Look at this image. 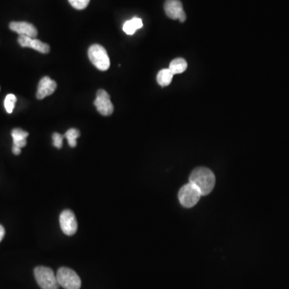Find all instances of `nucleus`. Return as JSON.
I'll use <instances>...</instances> for the list:
<instances>
[{
    "label": "nucleus",
    "mask_w": 289,
    "mask_h": 289,
    "mask_svg": "<svg viewBox=\"0 0 289 289\" xmlns=\"http://www.w3.org/2000/svg\"><path fill=\"white\" fill-rule=\"evenodd\" d=\"M190 184L194 185L202 195H207L214 189L215 177L208 168H196L190 175Z\"/></svg>",
    "instance_id": "obj_1"
},
{
    "label": "nucleus",
    "mask_w": 289,
    "mask_h": 289,
    "mask_svg": "<svg viewBox=\"0 0 289 289\" xmlns=\"http://www.w3.org/2000/svg\"><path fill=\"white\" fill-rule=\"evenodd\" d=\"M35 281L42 289H59L60 285L53 269L40 266L34 270Z\"/></svg>",
    "instance_id": "obj_2"
},
{
    "label": "nucleus",
    "mask_w": 289,
    "mask_h": 289,
    "mask_svg": "<svg viewBox=\"0 0 289 289\" xmlns=\"http://www.w3.org/2000/svg\"><path fill=\"white\" fill-rule=\"evenodd\" d=\"M88 58L93 65L101 71L108 70L110 67V60L104 47L100 44H93L88 49Z\"/></svg>",
    "instance_id": "obj_3"
},
{
    "label": "nucleus",
    "mask_w": 289,
    "mask_h": 289,
    "mask_svg": "<svg viewBox=\"0 0 289 289\" xmlns=\"http://www.w3.org/2000/svg\"><path fill=\"white\" fill-rule=\"evenodd\" d=\"M58 283L64 289H79L81 281L77 272L69 267H60L56 274Z\"/></svg>",
    "instance_id": "obj_4"
},
{
    "label": "nucleus",
    "mask_w": 289,
    "mask_h": 289,
    "mask_svg": "<svg viewBox=\"0 0 289 289\" xmlns=\"http://www.w3.org/2000/svg\"><path fill=\"white\" fill-rule=\"evenodd\" d=\"M202 194L194 185L188 184L179 190V199L185 208H192L200 199Z\"/></svg>",
    "instance_id": "obj_5"
},
{
    "label": "nucleus",
    "mask_w": 289,
    "mask_h": 289,
    "mask_svg": "<svg viewBox=\"0 0 289 289\" xmlns=\"http://www.w3.org/2000/svg\"><path fill=\"white\" fill-rule=\"evenodd\" d=\"M94 105L97 111L103 116H110L113 113L114 107L111 102L110 96L104 89L97 91Z\"/></svg>",
    "instance_id": "obj_6"
},
{
    "label": "nucleus",
    "mask_w": 289,
    "mask_h": 289,
    "mask_svg": "<svg viewBox=\"0 0 289 289\" xmlns=\"http://www.w3.org/2000/svg\"><path fill=\"white\" fill-rule=\"evenodd\" d=\"M164 9L168 17L172 20H179L181 23L185 22L186 15L184 10V6L179 0H166Z\"/></svg>",
    "instance_id": "obj_7"
},
{
    "label": "nucleus",
    "mask_w": 289,
    "mask_h": 289,
    "mask_svg": "<svg viewBox=\"0 0 289 289\" xmlns=\"http://www.w3.org/2000/svg\"><path fill=\"white\" fill-rule=\"evenodd\" d=\"M60 224L62 232L66 236H73L78 231V221L72 210L62 211L60 216Z\"/></svg>",
    "instance_id": "obj_8"
},
{
    "label": "nucleus",
    "mask_w": 289,
    "mask_h": 289,
    "mask_svg": "<svg viewBox=\"0 0 289 289\" xmlns=\"http://www.w3.org/2000/svg\"><path fill=\"white\" fill-rule=\"evenodd\" d=\"M18 42L23 48H31L43 54H47L50 51V47L48 44L26 35H20L18 38Z\"/></svg>",
    "instance_id": "obj_9"
},
{
    "label": "nucleus",
    "mask_w": 289,
    "mask_h": 289,
    "mask_svg": "<svg viewBox=\"0 0 289 289\" xmlns=\"http://www.w3.org/2000/svg\"><path fill=\"white\" fill-rule=\"evenodd\" d=\"M57 84L55 80H53L49 77H44L40 79V83L38 84L36 98L42 100L48 96H50L55 92Z\"/></svg>",
    "instance_id": "obj_10"
},
{
    "label": "nucleus",
    "mask_w": 289,
    "mask_h": 289,
    "mask_svg": "<svg viewBox=\"0 0 289 289\" xmlns=\"http://www.w3.org/2000/svg\"><path fill=\"white\" fill-rule=\"evenodd\" d=\"M11 31H15L20 35H26L29 37L35 38L38 31L33 25L27 22H11L9 25Z\"/></svg>",
    "instance_id": "obj_11"
},
{
    "label": "nucleus",
    "mask_w": 289,
    "mask_h": 289,
    "mask_svg": "<svg viewBox=\"0 0 289 289\" xmlns=\"http://www.w3.org/2000/svg\"><path fill=\"white\" fill-rule=\"evenodd\" d=\"M11 136L13 138V146L19 148H23L26 145V137H28V132L23 131L21 129H15L11 132Z\"/></svg>",
    "instance_id": "obj_12"
},
{
    "label": "nucleus",
    "mask_w": 289,
    "mask_h": 289,
    "mask_svg": "<svg viewBox=\"0 0 289 289\" xmlns=\"http://www.w3.org/2000/svg\"><path fill=\"white\" fill-rule=\"evenodd\" d=\"M143 26V23L141 19L138 17L132 18V20L126 21L123 25V31L127 35H133L137 29Z\"/></svg>",
    "instance_id": "obj_13"
},
{
    "label": "nucleus",
    "mask_w": 289,
    "mask_h": 289,
    "mask_svg": "<svg viewBox=\"0 0 289 289\" xmlns=\"http://www.w3.org/2000/svg\"><path fill=\"white\" fill-rule=\"evenodd\" d=\"M174 74L171 73V71L169 69H163L159 71L157 75V81L159 85L162 87L168 86L170 85V83L172 81Z\"/></svg>",
    "instance_id": "obj_14"
},
{
    "label": "nucleus",
    "mask_w": 289,
    "mask_h": 289,
    "mask_svg": "<svg viewBox=\"0 0 289 289\" xmlns=\"http://www.w3.org/2000/svg\"><path fill=\"white\" fill-rule=\"evenodd\" d=\"M187 69V62L184 58H177L170 63L169 69L174 75L184 73Z\"/></svg>",
    "instance_id": "obj_15"
},
{
    "label": "nucleus",
    "mask_w": 289,
    "mask_h": 289,
    "mask_svg": "<svg viewBox=\"0 0 289 289\" xmlns=\"http://www.w3.org/2000/svg\"><path fill=\"white\" fill-rule=\"evenodd\" d=\"M64 137H66L69 146L74 148L78 145L77 139L79 137V131L77 129H70L65 132Z\"/></svg>",
    "instance_id": "obj_16"
},
{
    "label": "nucleus",
    "mask_w": 289,
    "mask_h": 289,
    "mask_svg": "<svg viewBox=\"0 0 289 289\" xmlns=\"http://www.w3.org/2000/svg\"><path fill=\"white\" fill-rule=\"evenodd\" d=\"M16 101H17V99H16V97L14 94H8L6 97L4 101V106L7 113H11L13 112Z\"/></svg>",
    "instance_id": "obj_17"
},
{
    "label": "nucleus",
    "mask_w": 289,
    "mask_h": 289,
    "mask_svg": "<svg viewBox=\"0 0 289 289\" xmlns=\"http://www.w3.org/2000/svg\"><path fill=\"white\" fill-rule=\"evenodd\" d=\"M69 2L74 8L83 10L88 7L90 0H69Z\"/></svg>",
    "instance_id": "obj_18"
},
{
    "label": "nucleus",
    "mask_w": 289,
    "mask_h": 289,
    "mask_svg": "<svg viewBox=\"0 0 289 289\" xmlns=\"http://www.w3.org/2000/svg\"><path fill=\"white\" fill-rule=\"evenodd\" d=\"M64 137L63 135L60 134L58 132H54L53 135V146H55V148H61Z\"/></svg>",
    "instance_id": "obj_19"
},
{
    "label": "nucleus",
    "mask_w": 289,
    "mask_h": 289,
    "mask_svg": "<svg viewBox=\"0 0 289 289\" xmlns=\"http://www.w3.org/2000/svg\"><path fill=\"white\" fill-rule=\"evenodd\" d=\"M12 152H13L15 155H19L21 153V149L19 148L17 146H13V147H12Z\"/></svg>",
    "instance_id": "obj_20"
},
{
    "label": "nucleus",
    "mask_w": 289,
    "mask_h": 289,
    "mask_svg": "<svg viewBox=\"0 0 289 289\" xmlns=\"http://www.w3.org/2000/svg\"><path fill=\"white\" fill-rule=\"evenodd\" d=\"M5 236V229L2 225H0V241L2 240V238Z\"/></svg>",
    "instance_id": "obj_21"
}]
</instances>
